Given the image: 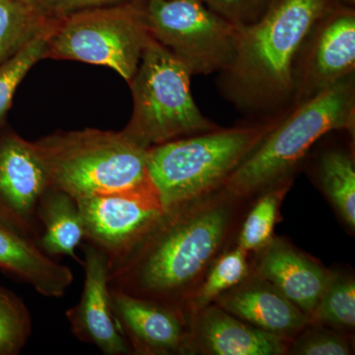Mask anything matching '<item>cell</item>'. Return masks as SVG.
<instances>
[{
    "label": "cell",
    "mask_w": 355,
    "mask_h": 355,
    "mask_svg": "<svg viewBox=\"0 0 355 355\" xmlns=\"http://www.w3.org/2000/svg\"><path fill=\"white\" fill-rule=\"evenodd\" d=\"M354 71V11L331 7L313 26L299 51L293 70L292 106L315 97Z\"/></svg>",
    "instance_id": "9"
},
{
    "label": "cell",
    "mask_w": 355,
    "mask_h": 355,
    "mask_svg": "<svg viewBox=\"0 0 355 355\" xmlns=\"http://www.w3.org/2000/svg\"><path fill=\"white\" fill-rule=\"evenodd\" d=\"M76 200L84 239L104 252L109 261L139 241L164 214L158 196H96Z\"/></svg>",
    "instance_id": "11"
},
{
    "label": "cell",
    "mask_w": 355,
    "mask_h": 355,
    "mask_svg": "<svg viewBox=\"0 0 355 355\" xmlns=\"http://www.w3.org/2000/svg\"><path fill=\"white\" fill-rule=\"evenodd\" d=\"M319 321L342 327L355 326V284L352 279L331 280L324 287L314 311Z\"/></svg>",
    "instance_id": "25"
},
{
    "label": "cell",
    "mask_w": 355,
    "mask_h": 355,
    "mask_svg": "<svg viewBox=\"0 0 355 355\" xmlns=\"http://www.w3.org/2000/svg\"><path fill=\"white\" fill-rule=\"evenodd\" d=\"M190 70L151 38L130 84L133 109L121 132L144 149L218 128L203 116L191 91Z\"/></svg>",
    "instance_id": "6"
},
{
    "label": "cell",
    "mask_w": 355,
    "mask_h": 355,
    "mask_svg": "<svg viewBox=\"0 0 355 355\" xmlns=\"http://www.w3.org/2000/svg\"><path fill=\"white\" fill-rule=\"evenodd\" d=\"M0 268L44 297L60 298L73 282L69 266L42 251L36 241L0 222Z\"/></svg>",
    "instance_id": "14"
},
{
    "label": "cell",
    "mask_w": 355,
    "mask_h": 355,
    "mask_svg": "<svg viewBox=\"0 0 355 355\" xmlns=\"http://www.w3.org/2000/svg\"><path fill=\"white\" fill-rule=\"evenodd\" d=\"M55 23V20L48 30L26 44L12 58L0 64V123L10 108L13 96L21 81L37 62L44 60L46 44Z\"/></svg>",
    "instance_id": "22"
},
{
    "label": "cell",
    "mask_w": 355,
    "mask_h": 355,
    "mask_svg": "<svg viewBox=\"0 0 355 355\" xmlns=\"http://www.w3.org/2000/svg\"><path fill=\"white\" fill-rule=\"evenodd\" d=\"M32 333V318L22 299L0 286V355H17Z\"/></svg>",
    "instance_id": "23"
},
{
    "label": "cell",
    "mask_w": 355,
    "mask_h": 355,
    "mask_svg": "<svg viewBox=\"0 0 355 355\" xmlns=\"http://www.w3.org/2000/svg\"><path fill=\"white\" fill-rule=\"evenodd\" d=\"M259 261L263 279L305 314H312L329 282L326 272L295 250L270 243Z\"/></svg>",
    "instance_id": "15"
},
{
    "label": "cell",
    "mask_w": 355,
    "mask_h": 355,
    "mask_svg": "<svg viewBox=\"0 0 355 355\" xmlns=\"http://www.w3.org/2000/svg\"><path fill=\"white\" fill-rule=\"evenodd\" d=\"M214 12L238 27L253 24L272 3L268 0H202Z\"/></svg>",
    "instance_id": "26"
},
{
    "label": "cell",
    "mask_w": 355,
    "mask_h": 355,
    "mask_svg": "<svg viewBox=\"0 0 355 355\" xmlns=\"http://www.w3.org/2000/svg\"><path fill=\"white\" fill-rule=\"evenodd\" d=\"M318 176L322 188L350 228L355 227V165L352 154L340 149L326 151Z\"/></svg>",
    "instance_id": "20"
},
{
    "label": "cell",
    "mask_w": 355,
    "mask_h": 355,
    "mask_svg": "<svg viewBox=\"0 0 355 355\" xmlns=\"http://www.w3.org/2000/svg\"><path fill=\"white\" fill-rule=\"evenodd\" d=\"M147 27L191 76L227 69L235 57L238 26L202 0H144Z\"/></svg>",
    "instance_id": "8"
},
{
    "label": "cell",
    "mask_w": 355,
    "mask_h": 355,
    "mask_svg": "<svg viewBox=\"0 0 355 355\" xmlns=\"http://www.w3.org/2000/svg\"><path fill=\"white\" fill-rule=\"evenodd\" d=\"M151 38L144 0H132L55 19L44 58L110 67L130 83Z\"/></svg>",
    "instance_id": "7"
},
{
    "label": "cell",
    "mask_w": 355,
    "mask_h": 355,
    "mask_svg": "<svg viewBox=\"0 0 355 355\" xmlns=\"http://www.w3.org/2000/svg\"><path fill=\"white\" fill-rule=\"evenodd\" d=\"M38 220L43 226L37 244L51 258L65 256L83 263L76 248L84 239L83 218L71 196L51 186L44 191L38 207Z\"/></svg>",
    "instance_id": "18"
},
{
    "label": "cell",
    "mask_w": 355,
    "mask_h": 355,
    "mask_svg": "<svg viewBox=\"0 0 355 355\" xmlns=\"http://www.w3.org/2000/svg\"><path fill=\"white\" fill-rule=\"evenodd\" d=\"M248 216L239 238L245 251H259L272 243L280 200L288 190V178L270 187Z\"/></svg>",
    "instance_id": "21"
},
{
    "label": "cell",
    "mask_w": 355,
    "mask_h": 355,
    "mask_svg": "<svg viewBox=\"0 0 355 355\" xmlns=\"http://www.w3.org/2000/svg\"><path fill=\"white\" fill-rule=\"evenodd\" d=\"M55 20L25 0H0V64L48 30Z\"/></svg>",
    "instance_id": "19"
},
{
    "label": "cell",
    "mask_w": 355,
    "mask_h": 355,
    "mask_svg": "<svg viewBox=\"0 0 355 355\" xmlns=\"http://www.w3.org/2000/svg\"><path fill=\"white\" fill-rule=\"evenodd\" d=\"M110 291L116 324L132 352L168 354L183 347L186 334L176 311L114 289Z\"/></svg>",
    "instance_id": "13"
},
{
    "label": "cell",
    "mask_w": 355,
    "mask_h": 355,
    "mask_svg": "<svg viewBox=\"0 0 355 355\" xmlns=\"http://www.w3.org/2000/svg\"><path fill=\"white\" fill-rule=\"evenodd\" d=\"M220 307L260 330L279 336L304 328L308 318L275 287L250 286L220 300Z\"/></svg>",
    "instance_id": "17"
},
{
    "label": "cell",
    "mask_w": 355,
    "mask_h": 355,
    "mask_svg": "<svg viewBox=\"0 0 355 355\" xmlns=\"http://www.w3.org/2000/svg\"><path fill=\"white\" fill-rule=\"evenodd\" d=\"M198 334L205 349L217 355H277L286 350L279 336L243 322L222 308L205 311L198 320Z\"/></svg>",
    "instance_id": "16"
},
{
    "label": "cell",
    "mask_w": 355,
    "mask_h": 355,
    "mask_svg": "<svg viewBox=\"0 0 355 355\" xmlns=\"http://www.w3.org/2000/svg\"><path fill=\"white\" fill-rule=\"evenodd\" d=\"M288 109L263 120L189 135L147 149L149 175L164 210L223 186Z\"/></svg>",
    "instance_id": "4"
},
{
    "label": "cell",
    "mask_w": 355,
    "mask_h": 355,
    "mask_svg": "<svg viewBox=\"0 0 355 355\" xmlns=\"http://www.w3.org/2000/svg\"><path fill=\"white\" fill-rule=\"evenodd\" d=\"M248 275L246 251L241 247L222 256L191 301L196 309L205 307L224 291L239 284Z\"/></svg>",
    "instance_id": "24"
},
{
    "label": "cell",
    "mask_w": 355,
    "mask_h": 355,
    "mask_svg": "<svg viewBox=\"0 0 355 355\" xmlns=\"http://www.w3.org/2000/svg\"><path fill=\"white\" fill-rule=\"evenodd\" d=\"M230 221L223 205L193 202L164 210L146 235L109 261V286L175 310L218 251Z\"/></svg>",
    "instance_id": "1"
},
{
    "label": "cell",
    "mask_w": 355,
    "mask_h": 355,
    "mask_svg": "<svg viewBox=\"0 0 355 355\" xmlns=\"http://www.w3.org/2000/svg\"><path fill=\"white\" fill-rule=\"evenodd\" d=\"M85 279L80 300L65 313L70 331L80 342L94 345L105 355H125L132 350L123 336L111 304L109 258L92 244L84 245Z\"/></svg>",
    "instance_id": "12"
},
{
    "label": "cell",
    "mask_w": 355,
    "mask_h": 355,
    "mask_svg": "<svg viewBox=\"0 0 355 355\" xmlns=\"http://www.w3.org/2000/svg\"><path fill=\"white\" fill-rule=\"evenodd\" d=\"M340 1L345 2V3L354 4L355 0H340Z\"/></svg>",
    "instance_id": "29"
},
{
    "label": "cell",
    "mask_w": 355,
    "mask_h": 355,
    "mask_svg": "<svg viewBox=\"0 0 355 355\" xmlns=\"http://www.w3.org/2000/svg\"><path fill=\"white\" fill-rule=\"evenodd\" d=\"M128 1L132 0H37V6L46 17L60 19L77 11Z\"/></svg>",
    "instance_id": "27"
},
{
    "label": "cell",
    "mask_w": 355,
    "mask_h": 355,
    "mask_svg": "<svg viewBox=\"0 0 355 355\" xmlns=\"http://www.w3.org/2000/svg\"><path fill=\"white\" fill-rule=\"evenodd\" d=\"M25 1L29 2V3L34 4V6H37V0H25Z\"/></svg>",
    "instance_id": "30"
},
{
    "label": "cell",
    "mask_w": 355,
    "mask_h": 355,
    "mask_svg": "<svg viewBox=\"0 0 355 355\" xmlns=\"http://www.w3.org/2000/svg\"><path fill=\"white\" fill-rule=\"evenodd\" d=\"M331 7L333 0H275L260 19L238 27L235 57L219 72L223 97L252 114L291 108L299 51Z\"/></svg>",
    "instance_id": "2"
},
{
    "label": "cell",
    "mask_w": 355,
    "mask_h": 355,
    "mask_svg": "<svg viewBox=\"0 0 355 355\" xmlns=\"http://www.w3.org/2000/svg\"><path fill=\"white\" fill-rule=\"evenodd\" d=\"M51 187L33 142L9 132L0 137V222L38 241V207Z\"/></svg>",
    "instance_id": "10"
},
{
    "label": "cell",
    "mask_w": 355,
    "mask_h": 355,
    "mask_svg": "<svg viewBox=\"0 0 355 355\" xmlns=\"http://www.w3.org/2000/svg\"><path fill=\"white\" fill-rule=\"evenodd\" d=\"M294 354L303 355H347L350 349L342 338L331 334L321 333L308 336L299 343Z\"/></svg>",
    "instance_id": "28"
},
{
    "label": "cell",
    "mask_w": 355,
    "mask_h": 355,
    "mask_svg": "<svg viewBox=\"0 0 355 355\" xmlns=\"http://www.w3.org/2000/svg\"><path fill=\"white\" fill-rule=\"evenodd\" d=\"M33 144L51 186L74 200L112 195L159 197L149 175L147 149L123 132H57Z\"/></svg>",
    "instance_id": "3"
},
{
    "label": "cell",
    "mask_w": 355,
    "mask_h": 355,
    "mask_svg": "<svg viewBox=\"0 0 355 355\" xmlns=\"http://www.w3.org/2000/svg\"><path fill=\"white\" fill-rule=\"evenodd\" d=\"M355 74L292 106L260 144L238 166L223 186L229 193L247 197L288 178L322 137L354 128Z\"/></svg>",
    "instance_id": "5"
}]
</instances>
